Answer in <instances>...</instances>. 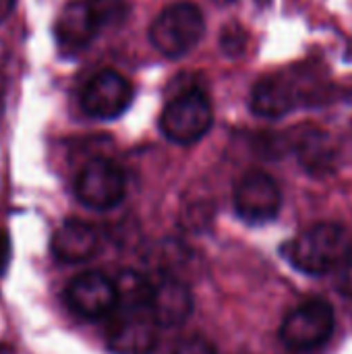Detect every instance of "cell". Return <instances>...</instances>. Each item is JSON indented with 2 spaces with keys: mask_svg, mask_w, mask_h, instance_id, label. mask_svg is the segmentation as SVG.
<instances>
[{
  "mask_svg": "<svg viewBox=\"0 0 352 354\" xmlns=\"http://www.w3.org/2000/svg\"><path fill=\"white\" fill-rule=\"evenodd\" d=\"M108 319L106 340L114 354H151L156 351L160 326L154 319L149 303L116 305Z\"/></svg>",
  "mask_w": 352,
  "mask_h": 354,
  "instance_id": "cell-5",
  "label": "cell"
},
{
  "mask_svg": "<svg viewBox=\"0 0 352 354\" xmlns=\"http://www.w3.org/2000/svg\"><path fill=\"white\" fill-rule=\"evenodd\" d=\"M124 172L118 164H114L108 158H95L87 162L75 180L77 199L91 209H112L124 199Z\"/></svg>",
  "mask_w": 352,
  "mask_h": 354,
  "instance_id": "cell-6",
  "label": "cell"
},
{
  "mask_svg": "<svg viewBox=\"0 0 352 354\" xmlns=\"http://www.w3.org/2000/svg\"><path fill=\"white\" fill-rule=\"evenodd\" d=\"M98 31H100L98 19L93 17L87 0H77L64 6L54 25L56 41L64 52L83 50L98 35Z\"/></svg>",
  "mask_w": 352,
  "mask_h": 354,
  "instance_id": "cell-12",
  "label": "cell"
},
{
  "mask_svg": "<svg viewBox=\"0 0 352 354\" xmlns=\"http://www.w3.org/2000/svg\"><path fill=\"white\" fill-rule=\"evenodd\" d=\"M4 110V91H2V85H0V114Z\"/></svg>",
  "mask_w": 352,
  "mask_h": 354,
  "instance_id": "cell-20",
  "label": "cell"
},
{
  "mask_svg": "<svg viewBox=\"0 0 352 354\" xmlns=\"http://www.w3.org/2000/svg\"><path fill=\"white\" fill-rule=\"evenodd\" d=\"M149 307L160 328H178L193 311V297L187 284L174 278H166L151 286Z\"/></svg>",
  "mask_w": 352,
  "mask_h": 354,
  "instance_id": "cell-13",
  "label": "cell"
},
{
  "mask_svg": "<svg viewBox=\"0 0 352 354\" xmlns=\"http://www.w3.org/2000/svg\"><path fill=\"white\" fill-rule=\"evenodd\" d=\"M282 251L297 272L324 276L338 270L352 251V241L342 224L317 222L299 232Z\"/></svg>",
  "mask_w": 352,
  "mask_h": 354,
  "instance_id": "cell-1",
  "label": "cell"
},
{
  "mask_svg": "<svg viewBox=\"0 0 352 354\" xmlns=\"http://www.w3.org/2000/svg\"><path fill=\"white\" fill-rule=\"evenodd\" d=\"M12 8H15V0H0V23L8 19Z\"/></svg>",
  "mask_w": 352,
  "mask_h": 354,
  "instance_id": "cell-19",
  "label": "cell"
},
{
  "mask_svg": "<svg viewBox=\"0 0 352 354\" xmlns=\"http://www.w3.org/2000/svg\"><path fill=\"white\" fill-rule=\"evenodd\" d=\"M214 110L207 95L193 87L174 95L160 114V131L178 145L197 143L212 129Z\"/></svg>",
  "mask_w": 352,
  "mask_h": 354,
  "instance_id": "cell-3",
  "label": "cell"
},
{
  "mask_svg": "<svg viewBox=\"0 0 352 354\" xmlns=\"http://www.w3.org/2000/svg\"><path fill=\"white\" fill-rule=\"evenodd\" d=\"M66 301L77 315L85 319H104L116 309L118 295L112 278L100 272H87L68 284Z\"/></svg>",
  "mask_w": 352,
  "mask_h": 354,
  "instance_id": "cell-9",
  "label": "cell"
},
{
  "mask_svg": "<svg viewBox=\"0 0 352 354\" xmlns=\"http://www.w3.org/2000/svg\"><path fill=\"white\" fill-rule=\"evenodd\" d=\"M301 91L290 75L278 73L259 79L251 91L249 106L261 118H282L299 106Z\"/></svg>",
  "mask_w": 352,
  "mask_h": 354,
  "instance_id": "cell-10",
  "label": "cell"
},
{
  "mask_svg": "<svg viewBox=\"0 0 352 354\" xmlns=\"http://www.w3.org/2000/svg\"><path fill=\"white\" fill-rule=\"evenodd\" d=\"M172 354H218V351L205 338L193 336V338H187V340L178 342Z\"/></svg>",
  "mask_w": 352,
  "mask_h": 354,
  "instance_id": "cell-16",
  "label": "cell"
},
{
  "mask_svg": "<svg viewBox=\"0 0 352 354\" xmlns=\"http://www.w3.org/2000/svg\"><path fill=\"white\" fill-rule=\"evenodd\" d=\"M100 247V232L95 226L81 220H66L52 236V255L62 263H85Z\"/></svg>",
  "mask_w": 352,
  "mask_h": 354,
  "instance_id": "cell-11",
  "label": "cell"
},
{
  "mask_svg": "<svg viewBox=\"0 0 352 354\" xmlns=\"http://www.w3.org/2000/svg\"><path fill=\"white\" fill-rule=\"evenodd\" d=\"M282 207V193L278 183L263 170L245 172L234 187L237 216L253 226L268 224L278 218Z\"/></svg>",
  "mask_w": 352,
  "mask_h": 354,
  "instance_id": "cell-7",
  "label": "cell"
},
{
  "mask_svg": "<svg viewBox=\"0 0 352 354\" xmlns=\"http://www.w3.org/2000/svg\"><path fill=\"white\" fill-rule=\"evenodd\" d=\"M218 2H232V0H218Z\"/></svg>",
  "mask_w": 352,
  "mask_h": 354,
  "instance_id": "cell-21",
  "label": "cell"
},
{
  "mask_svg": "<svg viewBox=\"0 0 352 354\" xmlns=\"http://www.w3.org/2000/svg\"><path fill=\"white\" fill-rule=\"evenodd\" d=\"M336 326L334 309L328 301L315 297L293 309L282 326H280V340L286 348L295 353H307L324 346Z\"/></svg>",
  "mask_w": 352,
  "mask_h": 354,
  "instance_id": "cell-4",
  "label": "cell"
},
{
  "mask_svg": "<svg viewBox=\"0 0 352 354\" xmlns=\"http://www.w3.org/2000/svg\"><path fill=\"white\" fill-rule=\"evenodd\" d=\"M100 29L116 25L127 17V0H87Z\"/></svg>",
  "mask_w": 352,
  "mask_h": 354,
  "instance_id": "cell-15",
  "label": "cell"
},
{
  "mask_svg": "<svg viewBox=\"0 0 352 354\" xmlns=\"http://www.w3.org/2000/svg\"><path fill=\"white\" fill-rule=\"evenodd\" d=\"M336 274V288L340 295L352 301V251L346 255V259L338 266Z\"/></svg>",
  "mask_w": 352,
  "mask_h": 354,
  "instance_id": "cell-17",
  "label": "cell"
},
{
  "mask_svg": "<svg viewBox=\"0 0 352 354\" xmlns=\"http://www.w3.org/2000/svg\"><path fill=\"white\" fill-rule=\"evenodd\" d=\"M10 253H12L10 236H8V232H6V230H2V232H0V274H4V270L8 268Z\"/></svg>",
  "mask_w": 352,
  "mask_h": 354,
  "instance_id": "cell-18",
  "label": "cell"
},
{
  "mask_svg": "<svg viewBox=\"0 0 352 354\" xmlns=\"http://www.w3.org/2000/svg\"><path fill=\"white\" fill-rule=\"evenodd\" d=\"M133 102V85L127 77L116 71H100L95 73L83 93L81 106L91 118L112 120L118 118Z\"/></svg>",
  "mask_w": 352,
  "mask_h": 354,
  "instance_id": "cell-8",
  "label": "cell"
},
{
  "mask_svg": "<svg viewBox=\"0 0 352 354\" xmlns=\"http://www.w3.org/2000/svg\"><path fill=\"white\" fill-rule=\"evenodd\" d=\"M203 12L191 2H176L164 8L149 27V39L158 52L170 58L189 54L203 37Z\"/></svg>",
  "mask_w": 352,
  "mask_h": 354,
  "instance_id": "cell-2",
  "label": "cell"
},
{
  "mask_svg": "<svg viewBox=\"0 0 352 354\" xmlns=\"http://www.w3.org/2000/svg\"><path fill=\"white\" fill-rule=\"evenodd\" d=\"M297 158L309 174H330L336 166V145L322 129H309L297 139Z\"/></svg>",
  "mask_w": 352,
  "mask_h": 354,
  "instance_id": "cell-14",
  "label": "cell"
}]
</instances>
